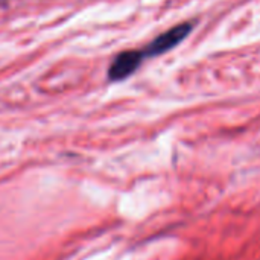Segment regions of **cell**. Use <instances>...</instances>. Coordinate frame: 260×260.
<instances>
[{
	"label": "cell",
	"mask_w": 260,
	"mask_h": 260,
	"mask_svg": "<svg viewBox=\"0 0 260 260\" xmlns=\"http://www.w3.org/2000/svg\"><path fill=\"white\" fill-rule=\"evenodd\" d=\"M193 24L192 23H181L177 24L174 27H171L169 30L160 34L154 41H151L143 52L145 56H158L163 55L169 50H172L175 46H178L181 41L186 40V37L192 32Z\"/></svg>",
	"instance_id": "1"
},
{
	"label": "cell",
	"mask_w": 260,
	"mask_h": 260,
	"mask_svg": "<svg viewBox=\"0 0 260 260\" xmlns=\"http://www.w3.org/2000/svg\"><path fill=\"white\" fill-rule=\"evenodd\" d=\"M143 58L145 55L140 50H125L119 53L108 69V79L110 81L126 79L139 69Z\"/></svg>",
	"instance_id": "2"
}]
</instances>
